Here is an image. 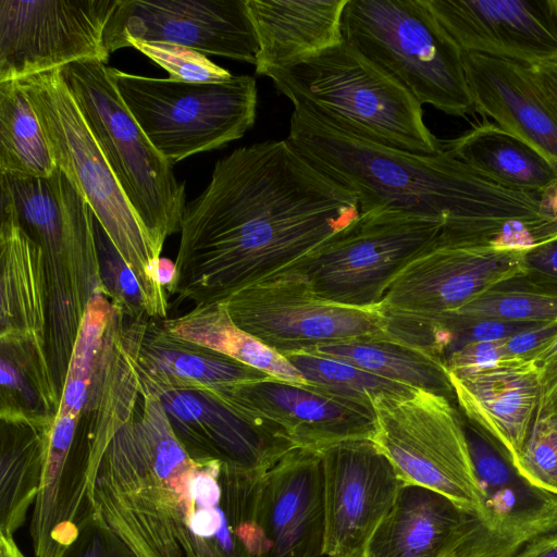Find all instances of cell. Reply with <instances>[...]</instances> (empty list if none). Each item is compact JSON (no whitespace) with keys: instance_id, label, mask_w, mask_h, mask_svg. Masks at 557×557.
<instances>
[{"instance_id":"6da1fadb","label":"cell","mask_w":557,"mask_h":557,"mask_svg":"<svg viewBox=\"0 0 557 557\" xmlns=\"http://www.w3.org/2000/svg\"><path fill=\"white\" fill-rule=\"evenodd\" d=\"M359 215L358 200L287 139L235 149L186 203L178 270H200L208 302L276 274Z\"/></svg>"},{"instance_id":"7a4b0ae2","label":"cell","mask_w":557,"mask_h":557,"mask_svg":"<svg viewBox=\"0 0 557 557\" xmlns=\"http://www.w3.org/2000/svg\"><path fill=\"white\" fill-rule=\"evenodd\" d=\"M315 170L356 196L359 213L389 209L443 225L441 239L502 242L508 226L529 232L540 195L504 187L444 148L418 154L343 131L294 107L286 137Z\"/></svg>"},{"instance_id":"3957f363","label":"cell","mask_w":557,"mask_h":557,"mask_svg":"<svg viewBox=\"0 0 557 557\" xmlns=\"http://www.w3.org/2000/svg\"><path fill=\"white\" fill-rule=\"evenodd\" d=\"M264 76L294 107L358 137L418 154L443 149L424 123L422 104L344 41Z\"/></svg>"},{"instance_id":"277c9868","label":"cell","mask_w":557,"mask_h":557,"mask_svg":"<svg viewBox=\"0 0 557 557\" xmlns=\"http://www.w3.org/2000/svg\"><path fill=\"white\" fill-rule=\"evenodd\" d=\"M341 28L344 42L421 104L455 116L474 111L462 51L425 0H347Z\"/></svg>"},{"instance_id":"5b68a950","label":"cell","mask_w":557,"mask_h":557,"mask_svg":"<svg viewBox=\"0 0 557 557\" xmlns=\"http://www.w3.org/2000/svg\"><path fill=\"white\" fill-rule=\"evenodd\" d=\"M88 127L151 242L161 251L181 231L185 185L153 147L120 97L107 63L82 60L60 69Z\"/></svg>"},{"instance_id":"8992f818","label":"cell","mask_w":557,"mask_h":557,"mask_svg":"<svg viewBox=\"0 0 557 557\" xmlns=\"http://www.w3.org/2000/svg\"><path fill=\"white\" fill-rule=\"evenodd\" d=\"M33 104L58 166L73 182L113 246L144 284L160 251L124 194L60 69L17 81Z\"/></svg>"},{"instance_id":"52a82bcc","label":"cell","mask_w":557,"mask_h":557,"mask_svg":"<svg viewBox=\"0 0 557 557\" xmlns=\"http://www.w3.org/2000/svg\"><path fill=\"white\" fill-rule=\"evenodd\" d=\"M109 74L143 132L172 165L242 138L256 121L258 89L249 75L202 84L110 66Z\"/></svg>"},{"instance_id":"ba28073f","label":"cell","mask_w":557,"mask_h":557,"mask_svg":"<svg viewBox=\"0 0 557 557\" xmlns=\"http://www.w3.org/2000/svg\"><path fill=\"white\" fill-rule=\"evenodd\" d=\"M525 250L498 242L440 238L385 290L379 308L388 334L422 348L433 324L497 285L529 273Z\"/></svg>"},{"instance_id":"9c48e42d","label":"cell","mask_w":557,"mask_h":557,"mask_svg":"<svg viewBox=\"0 0 557 557\" xmlns=\"http://www.w3.org/2000/svg\"><path fill=\"white\" fill-rule=\"evenodd\" d=\"M443 234L438 222L389 209L359 213L284 270L301 274L322 299L379 307L393 278Z\"/></svg>"},{"instance_id":"30bf717a","label":"cell","mask_w":557,"mask_h":557,"mask_svg":"<svg viewBox=\"0 0 557 557\" xmlns=\"http://www.w3.org/2000/svg\"><path fill=\"white\" fill-rule=\"evenodd\" d=\"M372 404V441L404 484L438 492L480 516L482 495L466 425L449 398L419 389L405 398L379 396Z\"/></svg>"},{"instance_id":"8fae6325","label":"cell","mask_w":557,"mask_h":557,"mask_svg":"<svg viewBox=\"0 0 557 557\" xmlns=\"http://www.w3.org/2000/svg\"><path fill=\"white\" fill-rule=\"evenodd\" d=\"M221 302L238 327L283 356L388 334L379 307L324 300L301 274L290 270L246 286Z\"/></svg>"},{"instance_id":"7c38bea8","label":"cell","mask_w":557,"mask_h":557,"mask_svg":"<svg viewBox=\"0 0 557 557\" xmlns=\"http://www.w3.org/2000/svg\"><path fill=\"white\" fill-rule=\"evenodd\" d=\"M119 0H0V83L82 60L107 63Z\"/></svg>"},{"instance_id":"4fadbf2b","label":"cell","mask_w":557,"mask_h":557,"mask_svg":"<svg viewBox=\"0 0 557 557\" xmlns=\"http://www.w3.org/2000/svg\"><path fill=\"white\" fill-rule=\"evenodd\" d=\"M323 468V556L358 557L392 509L404 482L371 438L319 450Z\"/></svg>"},{"instance_id":"5bb4252c","label":"cell","mask_w":557,"mask_h":557,"mask_svg":"<svg viewBox=\"0 0 557 557\" xmlns=\"http://www.w3.org/2000/svg\"><path fill=\"white\" fill-rule=\"evenodd\" d=\"M104 39L110 53L137 39L253 65L258 54L246 0H119Z\"/></svg>"},{"instance_id":"9a60e30c","label":"cell","mask_w":557,"mask_h":557,"mask_svg":"<svg viewBox=\"0 0 557 557\" xmlns=\"http://www.w3.org/2000/svg\"><path fill=\"white\" fill-rule=\"evenodd\" d=\"M481 490L479 529L465 557H513L529 543L557 532V494L524 478L490 435L466 426Z\"/></svg>"},{"instance_id":"2e32d148","label":"cell","mask_w":557,"mask_h":557,"mask_svg":"<svg viewBox=\"0 0 557 557\" xmlns=\"http://www.w3.org/2000/svg\"><path fill=\"white\" fill-rule=\"evenodd\" d=\"M218 396L296 447L320 450L355 438H373V405L312 384L272 376L222 387Z\"/></svg>"},{"instance_id":"e0dca14e","label":"cell","mask_w":557,"mask_h":557,"mask_svg":"<svg viewBox=\"0 0 557 557\" xmlns=\"http://www.w3.org/2000/svg\"><path fill=\"white\" fill-rule=\"evenodd\" d=\"M462 52L533 66L557 61V20L548 0H425Z\"/></svg>"},{"instance_id":"ac0fdd59","label":"cell","mask_w":557,"mask_h":557,"mask_svg":"<svg viewBox=\"0 0 557 557\" xmlns=\"http://www.w3.org/2000/svg\"><path fill=\"white\" fill-rule=\"evenodd\" d=\"M261 557H321L324 546L323 468L319 450L295 447L263 475Z\"/></svg>"},{"instance_id":"d6986e66","label":"cell","mask_w":557,"mask_h":557,"mask_svg":"<svg viewBox=\"0 0 557 557\" xmlns=\"http://www.w3.org/2000/svg\"><path fill=\"white\" fill-rule=\"evenodd\" d=\"M478 516L433 490L404 484L372 535L368 557H465Z\"/></svg>"},{"instance_id":"ffe728a7","label":"cell","mask_w":557,"mask_h":557,"mask_svg":"<svg viewBox=\"0 0 557 557\" xmlns=\"http://www.w3.org/2000/svg\"><path fill=\"white\" fill-rule=\"evenodd\" d=\"M447 373L466 416L494 438L515 462L536 414L541 368L529 359H512L474 372Z\"/></svg>"},{"instance_id":"44dd1931","label":"cell","mask_w":557,"mask_h":557,"mask_svg":"<svg viewBox=\"0 0 557 557\" xmlns=\"http://www.w3.org/2000/svg\"><path fill=\"white\" fill-rule=\"evenodd\" d=\"M474 111L518 137L557 170V117L528 65L480 53L462 52Z\"/></svg>"},{"instance_id":"7402d4cb","label":"cell","mask_w":557,"mask_h":557,"mask_svg":"<svg viewBox=\"0 0 557 557\" xmlns=\"http://www.w3.org/2000/svg\"><path fill=\"white\" fill-rule=\"evenodd\" d=\"M347 0H246L257 41L256 73L264 75L343 41Z\"/></svg>"},{"instance_id":"603a6c76","label":"cell","mask_w":557,"mask_h":557,"mask_svg":"<svg viewBox=\"0 0 557 557\" xmlns=\"http://www.w3.org/2000/svg\"><path fill=\"white\" fill-rule=\"evenodd\" d=\"M442 144L457 159L513 190L541 195L557 182V170L545 157L496 124L473 126Z\"/></svg>"},{"instance_id":"cb8c5ba5","label":"cell","mask_w":557,"mask_h":557,"mask_svg":"<svg viewBox=\"0 0 557 557\" xmlns=\"http://www.w3.org/2000/svg\"><path fill=\"white\" fill-rule=\"evenodd\" d=\"M308 351L346 361L414 389L447 398L454 394L440 357L389 334L341 342Z\"/></svg>"},{"instance_id":"d4e9b609","label":"cell","mask_w":557,"mask_h":557,"mask_svg":"<svg viewBox=\"0 0 557 557\" xmlns=\"http://www.w3.org/2000/svg\"><path fill=\"white\" fill-rule=\"evenodd\" d=\"M169 331L177 339L228 357L269 376L308 384L282 354L238 327L222 302H209L173 321Z\"/></svg>"},{"instance_id":"484cf974","label":"cell","mask_w":557,"mask_h":557,"mask_svg":"<svg viewBox=\"0 0 557 557\" xmlns=\"http://www.w3.org/2000/svg\"><path fill=\"white\" fill-rule=\"evenodd\" d=\"M58 169L36 111L17 81L0 83V174L49 177Z\"/></svg>"},{"instance_id":"4316f807","label":"cell","mask_w":557,"mask_h":557,"mask_svg":"<svg viewBox=\"0 0 557 557\" xmlns=\"http://www.w3.org/2000/svg\"><path fill=\"white\" fill-rule=\"evenodd\" d=\"M285 358L308 384L367 405L379 396L405 398L419 391L317 352H293Z\"/></svg>"},{"instance_id":"83f0119b","label":"cell","mask_w":557,"mask_h":557,"mask_svg":"<svg viewBox=\"0 0 557 557\" xmlns=\"http://www.w3.org/2000/svg\"><path fill=\"white\" fill-rule=\"evenodd\" d=\"M446 317L460 320L493 319L509 322L548 323L557 321V294L493 289Z\"/></svg>"},{"instance_id":"f1b7e54d","label":"cell","mask_w":557,"mask_h":557,"mask_svg":"<svg viewBox=\"0 0 557 557\" xmlns=\"http://www.w3.org/2000/svg\"><path fill=\"white\" fill-rule=\"evenodd\" d=\"M152 359L160 368L178 379L202 382L216 389L269 376L211 350L210 354L200 355L186 349L156 348Z\"/></svg>"},{"instance_id":"f546056e","label":"cell","mask_w":557,"mask_h":557,"mask_svg":"<svg viewBox=\"0 0 557 557\" xmlns=\"http://www.w3.org/2000/svg\"><path fill=\"white\" fill-rule=\"evenodd\" d=\"M126 47H134L169 73V78L185 83H222L233 75L213 63L206 54L174 44L149 42L129 39Z\"/></svg>"},{"instance_id":"4dcf8cb0","label":"cell","mask_w":557,"mask_h":557,"mask_svg":"<svg viewBox=\"0 0 557 557\" xmlns=\"http://www.w3.org/2000/svg\"><path fill=\"white\" fill-rule=\"evenodd\" d=\"M513 465L530 482L557 494V420L534 418Z\"/></svg>"},{"instance_id":"1f68e13d","label":"cell","mask_w":557,"mask_h":557,"mask_svg":"<svg viewBox=\"0 0 557 557\" xmlns=\"http://www.w3.org/2000/svg\"><path fill=\"white\" fill-rule=\"evenodd\" d=\"M103 327L104 311L90 305L78 330V336L71 356L67 379H78L87 382Z\"/></svg>"},{"instance_id":"d6a6232c","label":"cell","mask_w":557,"mask_h":557,"mask_svg":"<svg viewBox=\"0 0 557 557\" xmlns=\"http://www.w3.org/2000/svg\"><path fill=\"white\" fill-rule=\"evenodd\" d=\"M503 341L472 342L449 354L444 364L449 373H469L506 363L507 356Z\"/></svg>"},{"instance_id":"836d02e7","label":"cell","mask_w":557,"mask_h":557,"mask_svg":"<svg viewBox=\"0 0 557 557\" xmlns=\"http://www.w3.org/2000/svg\"><path fill=\"white\" fill-rule=\"evenodd\" d=\"M557 332V321L537 323L503 341L508 357L529 359L546 345Z\"/></svg>"},{"instance_id":"e575fe53","label":"cell","mask_w":557,"mask_h":557,"mask_svg":"<svg viewBox=\"0 0 557 557\" xmlns=\"http://www.w3.org/2000/svg\"><path fill=\"white\" fill-rule=\"evenodd\" d=\"M541 219L529 231L531 243H543L557 239V182L540 195Z\"/></svg>"},{"instance_id":"d590c367","label":"cell","mask_w":557,"mask_h":557,"mask_svg":"<svg viewBox=\"0 0 557 557\" xmlns=\"http://www.w3.org/2000/svg\"><path fill=\"white\" fill-rule=\"evenodd\" d=\"M524 261L528 272L557 280V239L531 245L525 250Z\"/></svg>"},{"instance_id":"8d00e7d4","label":"cell","mask_w":557,"mask_h":557,"mask_svg":"<svg viewBox=\"0 0 557 557\" xmlns=\"http://www.w3.org/2000/svg\"><path fill=\"white\" fill-rule=\"evenodd\" d=\"M529 69L540 94L557 117V61L529 66Z\"/></svg>"},{"instance_id":"74e56055","label":"cell","mask_w":557,"mask_h":557,"mask_svg":"<svg viewBox=\"0 0 557 557\" xmlns=\"http://www.w3.org/2000/svg\"><path fill=\"white\" fill-rule=\"evenodd\" d=\"M542 370V385L535 418L557 420V361Z\"/></svg>"},{"instance_id":"f35d334b","label":"cell","mask_w":557,"mask_h":557,"mask_svg":"<svg viewBox=\"0 0 557 557\" xmlns=\"http://www.w3.org/2000/svg\"><path fill=\"white\" fill-rule=\"evenodd\" d=\"M168 410L184 421H197L202 417L206 410L201 405V401L188 394L174 393L165 396V405Z\"/></svg>"},{"instance_id":"ab89813d","label":"cell","mask_w":557,"mask_h":557,"mask_svg":"<svg viewBox=\"0 0 557 557\" xmlns=\"http://www.w3.org/2000/svg\"><path fill=\"white\" fill-rule=\"evenodd\" d=\"M225 522L228 521L221 509L203 508L193 516L190 528L195 534L208 537L216 535Z\"/></svg>"},{"instance_id":"60d3db41","label":"cell","mask_w":557,"mask_h":557,"mask_svg":"<svg viewBox=\"0 0 557 557\" xmlns=\"http://www.w3.org/2000/svg\"><path fill=\"white\" fill-rule=\"evenodd\" d=\"M87 397V382L78 379H67L63 389L61 410L59 414L76 417Z\"/></svg>"},{"instance_id":"b9f144b4","label":"cell","mask_w":557,"mask_h":557,"mask_svg":"<svg viewBox=\"0 0 557 557\" xmlns=\"http://www.w3.org/2000/svg\"><path fill=\"white\" fill-rule=\"evenodd\" d=\"M191 495L203 508L214 507L220 500V487L210 474H200L191 482Z\"/></svg>"},{"instance_id":"7bdbcfd3","label":"cell","mask_w":557,"mask_h":557,"mask_svg":"<svg viewBox=\"0 0 557 557\" xmlns=\"http://www.w3.org/2000/svg\"><path fill=\"white\" fill-rule=\"evenodd\" d=\"M184 460V451L173 440L163 441L158 448L157 472L161 476L168 475Z\"/></svg>"},{"instance_id":"ee69618b","label":"cell","mask_w":557,"mask_h":557,"mask_svg":"<svg viewBox=\"0 0 557 557\" xmlns=\"http://www.w3.org/2000/svg\"><path fill=\"white\" fill-rule=\"evenodd\" d=\"M75 430V417L72 414H59L52 431V447L66 450L72 442Z\"/></svg>"},{"instance_id":"f6af8a7d","label":"cell","mask_w":557,"mask_h":557,"mask_svg":"<svg viewBox=\"0 0 557 557\" xmlns=\"http://www.w3.org/2000/svg\"><path fill=\"white\" fill-rule=\"evenodd\" d=\"M513 557H557V532L534 540Z\"/></svg>"},{"instance_id":"bcb514c9","label":"cell","mask_w":557,"mask_h":557,"mask_svg":"<svg viewBox=\"0 0 557 557\" xmlns=\"http://www.w3.org/2000/svg\"><path fill=\"white\" fill-rule=\"evenodd\" d=\"M117 270V283L121 293L129 299L138 300L143 293V286L136 273L122 258Z\"/></svg>"},{"instance_id":"7dc6e473","label":"cell","mask_w":557,"mask_h":557,"mask_svg":"<svg viewBox=\"0 0 557 557\" xmlns=\"http://www.w3.org/2000/svg\"><path fill=\"white\" fill-rule=\"evenodd\" d=\"M176 265L166 258L159 257L151 265V276L156 284L168 285L173 283Z\"/></svg>"},{"instance_id":"c3c4849f","label":"cell","mask_w":557,"mask_h":557,"mask_svg":"<svg viewBox=\"0 0 557 557\" xmlns=\"http://www.w3.org/2000/svg\"><path fill=\"white\" fill-rule=\"evenodd\" d=\"M531 360L541 369H544L557 361V332L546 345L534 354Z\"/></svg>"},{"instance_id":"681fc988","label":"cell","mask_w":557,"mask_h":557,"mask_svg":"<svg viewBox=\"0 0 557 557\" xmlns=\"http://www.w3.org/2000/svg\"><path fill=\"white\" fill-rule=\"evenodd\" d=\"M550 10L557 20V0H548Z\"/></svg>"},{"instance_id":"f907efd6","label":"cell","mask_w":557,"mask_h":557,"mask_svg":"<svg viewBox=\"0 0 557 557\" xmlns=\"http://www.w3.org/2000/svg\"><path fill=\"white\" fill-rule=\"evenodd\" d=\"M358 557H368V555H367V554H366V552H364L362 555H360V556H358Z\"/></svg>"}]
</instances>
